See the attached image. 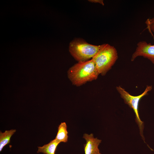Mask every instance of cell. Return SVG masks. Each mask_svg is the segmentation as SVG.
<instances>
[{
    "instance_id": "1",
    "label": "cell",
    "mask_w": 154,
    "mask_h": 154,
    "mask_svg": "<svg viewBox=\"0 0 154 154\" xmlns=\"http://www.w3.org/2000/svg\"><path fill=\"white\" fill-rule=\"evenodd\" d=\"M99 75L92 58L88 61L79 62L69 68L67 75L72 84L77 86L96 80Z\"/></svg>"
},
{
    "instance_id": "2",
    "label": "cell",
    "mask_w": 154,
    "mask_h": 154,
    "mask_svg": "<svg viewBox=\"0 0 154 154\" xmlns=\"http://www.w3.org/2000/svg\"><path fill=\"white\" fill-rule=\"evenodd\" d=\"M118 58L117 50L108 44H102L101 47L92 58L99 74L104 76L114 64Z\"/></svg>"
},
{
    "instance_id": "3",
    "label": "cell",
    "mask_w": 154,
    "mask_h": 154,
    "mask_svg": "<svg viewBox=\"0 0 154 154\" xmlns=\"http://www.w3.org/2000/svg\"><path fill=\"white\" fill-rule=\"evenodd\" d=\"M101 45L88 43L81 38H76L70 43L69 52L78 62H85L92 59L100 49Z\"/></svg>"
},
{
    "instance_id": "4",
    "label": "cell",
    "mask_w": 154,
    "mask_h": 154,
    "mask_svg": "<svg viewBox=\"0 0 154 154\" xmlns=\"http://www.w3.org/2000/svg\"><path fill=\"white\" fill-rule=\"evenodd\" d=\"M116 89L121 97L123 99L125 103L127 104L133 110L135 115V121L138 125L140 134L145 141L143 135L144 122L141 121L139 117L138 112L139 104L140 100L143 97L147 94L148 92L152 90V86H147L144 91L141 94L136 96L130 95L125 89L120 86H117Z\"/></svg>"
},
{
    "instance_id": "5",
    "label": "cell",
    "mask_w": 154,
    "mask_h": 154,
    "mask_svg": "<svg viewBox=\"0 0 154 154\" xmlns=\"http://www.w3.org/2000/svg\"><path fill=\"white\" fill-rule=\"evenodd\" d=\"M139 56L147 58L154 64V44L148 43L144 41L139 42L137 44L135 51L132 55L131 61H133Z\"/></svg>"
},
{
    "instance_id": "6",
    "label": "cell",
    "mask_w": 154,
    "mask_h": 154,
    "mask_svg": "<svg viewBox=\"0 0 154 154\" xmlns=\"http://www.w3.org/2000/svg\"><path fill=\"white\" fill-rule=\"evenodd\" d=\"M83 138L86 140L84 144L85 154H101L98 147L102 141L97 138H95L93 134L85 133Z\"/></svg>"
},
{
    "instance_id": "7",
    "label": "cell",
    "mask_w": 154,
    "mask_h": 154,
    "mask_svg": "<svg viewBox=\"0 0 154 154\" xmlns=\"http://www.w3.org/2000/svg\"><path fill=\"white\" fill-rule=\"evenodd\" d=\"M60 142L55 139L50 141L47 144L41 147H38L37 153H41L44 154H55L57 147Z\"/></svg>"
},
{
    "instance_id": "8",
    "label": "cell",
    "mask_w": 154,
    "mask_h": 154,
    "mask_svg": "<svg viewBox=\"0 0 154 154\" xmlns=\"http://www.w3.org/2000/svg\"><path fill=\"white\" fill-rule=\"evenodd\" d=\"M65 122H62L58 127V131L55 139L60 143L66 142L68 140V132Z\"/></svg>"
},
{
    "instance_id": "9",
    "label": "cell",
    "mask_w": 154,
    "mask_h": 154,
    "mask_svg": "<svg viewBox=\"0 0 154 154\" xmlns=\"http://www.w3.org/2000/svg\"><path fill=\"white\" fill-rule=\"evenodd\" d=\"M16 129H12L6 130L4 132H0V151L3 148L10 143V139L12 135L15 132Z\"/></svg>"
},
{
    "instance_id": "10",
    "label": "cell",
    "mask_w": 154,
    "mask_h": 154,
    "mask_svg": "<svg viewBox=\"0 0 154 154\" xmlns=\"http://www.w3.org/2000/svg\"><path fill=\"white\" fill-rule=\"evenodd\" d=\"M145 23L149 31L154 34V17L147 19Z\"/></svg>"
},
{
    "instance_id": "11",
    "label": "cell",
    "mask_w": 154,
    "mask_h": 154,
    "mask_svg": "<svg viewBox=\"0 0 154 154\" xmlns=\"http://www.w3.org/2000/svg\"><path fill=\"white\" fill-rule=\"evenodd\" d=\"M88 1L92 3H99L102 5H104V1L103 0H88Z\"/></svg>"
}]
</instances>
